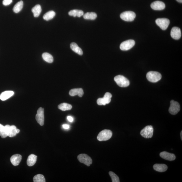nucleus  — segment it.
<instances>
[{
  "instance_id": "1",
  "label": "nucleus",
  "mask_w": 182,
  "mask_h": 182,
  "mask_svg": "<svg viewBox=\"0 0 182 182\" xmlns=\"http://www.w3.org/2000/svg\"><path fill=\"white\" fill-rule=\"evenodd\" d=\"M116 83L120 87H125L130 85L129 80L123 76L119 75L116 76L114 78Z\"/></svg>"
},
{
  "instance_id": "2",
  "label": "nucleus",
  "mask_w": 182,
  "mask_h": 182,
  "mask_svg": "<svg viewBox=\"0 0 182 182\" xmlns=\"http://www.w3.org/2000/svg\"><path fill=\"white\" fill-rule=\"evenodd\" d=\"M112 135V131L109 130H104L100 132L97 136V139L100 141H107L111 138Z\"/></svg>"
},
{
  "instance_id": "3",
  "label": "nucleus",
  "mask_w": 182,
  "mask_h": 182,
  "mask_svg": "<svg viewBox=\"0 0 182 182\" xmlns=\"http://www.w3.org/2000/svg\"><path fill=\"white\" fill-rule=\"evenodd\" d=\"M147 80L151 82L155 83L160 80L162 78L161 74L158 72L150 71L147 75Z\"/></svg>"
},
{
  "instance_id": "4",
  "label": "nucleus",
  "mask_w": 182,
  "mask_h": 182,
  "mask_svg": "<svg viewBox=\"0 0 182 182\" xmlns=\"http://www.w3.org/2000/svg\"><path fill=\"white\" fill-rule=\"evenodd\" d=\"M136 14L133 12L128 11L123 12L120 15L121 18L126 21H132L135 19Z\"/></svg>"
},
{
  "instance_id": "5",
  "label": "nucleus",
  "mask_w": 182,
  "mask_h": 182,
  "mask_svg": "<svg viewBox=\"0 0 182 182\" xmlns=\"http://www.w3.org/2000/svg\"><path fill=\"white\" fill-rule=\"evenodd\" d=\"M153 128L151 125H148L142 130L140 134L142 136L145 138H150L153 137Z\"/></svg>"
},
{
  "instance_id": "6",
  "label": "nucleus",
  "mask_w": 182,
  "mask_h": 182,
  "mask_svg": "<svg viewBox=\"0 0 182 182\" xmlns=\"http://www.w3.org/2000/svg\"><path fill=\"white\" fill-rule=\"evenodd\" d=\"M77 159L80 162L83 163L88 166L92 164V160L91 158L85 154H81L78 156Z\"/></svg>"
},
{
  "instance_id": "7",
  "label": "nucleus",
  "mask_w": 182,
  "mask_h": 182,
  "mask_svg": "<svg viewBox=\"0 0 182 182\" xmlns=\"http://www.w3.org/2000/svg\"><path fill=\"white\" fill-rule=\"evenodd\" d=\"M135 44V41L132 40L124 41L120 45V49L123 51L128 50L133 47Z\"/></svg>"
},
{
  "instance_id": "8",
  "label": "nucleus",
  "mask_w": 182,
  "mask_h": 182,
  "mask_svg": "<svg viewBox=\"0 0 182 182\" xmlns=\"http://www.w3.org/2000/svg\"><path fill=\"white\" fill-rule=\"evenodd\" d=\"M156 23L163 30H165L167 29L170 24V21L168 19L165 18L157 19L155 21Z\"/></svg>"
},
{
  "instance_id": "9",
  "label": "nucleus",
  "mask_w": 182,
  "mask_h": 182,
  "mask_svg": "<svg viewBox=\"0 0 182 182\" xmlns=\"http://www.w3.org/2000/svg\"><path fill=\"white\" fill-rule=\"evenodd\" d=\"M112 95L109 93H106L103 98H100L97 99V103L99 105H105L108 104L111 101V98Z\"/></svg>"
},
{
  "instance_id": "10",
  "label": "nucleus",
  "mask_w": 182,
  "mask_h": 182,
  "mask_svg": "<svg viewBox=\"0 0 182 182\" xmlns=\"http://www.w3.org/2000/svg\"><path fill=\"white\" fill-rule=\"evenodd\" d=\"M180 110V106L177 102L174 100H171L170 102L169 111V113L172 115H175L179 112Z\"/></svg>"
},
{
  "instance_id": "11",
  "label": "nucleus",
  "mask_w": 182,
  "mask_h": 182,
  "mask_svg": "<svg viewBox=\"0 0 182 182\" xmlns=\"http://www.w3.org/2000/svg\"><path fill=\"white\" fill-rule=\"evenodd\" d=\"M35 118L37 122L41 126H43L44 125V109L43 108H40L37 110Z\"/></svg>"
},
{
  "instance_id": "12",
  "label": "nucleus",
  "mask_w": 182,
  "mask_h": 182,
  "mask_svg": "<svg viewBox=\"0 0 182 182\" xmlns=\"http://www.w3.org/2000/svg\"><path fill=\"white\" fill-rule=\"evenodd\" d=\"M152 9L155 10H162L165 8V5L163 2L157 1L153 2L151 5Z\"/></svg>"
},
{
  "instance_id": "13",
  "label": "nucleus",
  "mask_w": 182,
  "mask_h": 182,
  "mask_svg": "<svg viewBox=\"0 0 182 182\" xmlns=\"http://www.w3.org/2000/svg\"><path fill=\"white\" fill-rule=\"evenodd\" d=\"M171 35L172 38L177 40L181 37V31L179 28L175 27L172 28L171 31Z\"/></svg>"
},
{
  "instance_id": "14",
  "label": "nucleus",
  "mask_w": 182,
  "mask_h": 182,
  "mask_svg": "<svg viewBox=\"0 0 182 182\" xmlns=\"http://www.w3.org/2000/svg\"><path fill=\"white\" fill-rule=\"evenodd\" d=\"M160 156L163 159L169 161L175 160L176 157L173 153H170L167 152L163 151L160 153Z\"/></svg>"
},
{
  "instance_id": "15",
  "label": "nucleus",
  "mask_w": 182,
  "mask_h": 182,
  "mask_svg": "<svg viewBox=\"0 0 182 182\" xmlns=\"http://www.w3.org/2000/svg\"><path fill=\"white\" fill-rule=\"evenodd\" d=\"M22 156L19 154H15L12 156L10 160L12 164L14 166L18 165L21 161Z\"/></svg>"
},
{
  "instance_id": "16",
  "label": "nucleus",
  "mask_w": 182,
  "mask_h": 182,
  "mask_svg": "<svg viewBox=\"0 0 182 182\" xmlns=\"http://www.w3.org/2000/svg\"><path fill=\"white\" fill-rule=\"evenodd\" d=\"M69 94L71 96L78 95L79 97H82L83 95L84 92L81 88L72 89L69 92Z\"/></svg>"
},
{
  "instance_id": "17",
  "label": "nucleus",
  "mask_w": 182,
  "mask_h": 182,
  "mask_svg": "<svg viewBox=\"0 0 182 182\" xmlns=\"http://www.w3.org/2000/svg\"><path fill=\"white\" fill-rule=\"evenodd\" d=\"M153 169L158 172H164L168 169L167 166L164 164H155L153 166Z\"/></svg>"
},
{
  "instance_id": "18",
  "label": "nucleus",
  "mask_w": 182,
  "mask_h": 182,
  "mask_svg": "<svg viewBox=\"0 0 182 182\" xmlns=\"http://www.w3.org/2000/svg\"><path fill=\"white\" fill-rule=\"evenodd\" d=\"M14 94V92L12 91H6L3 92L0 95V99L2 101H5L9 98Z\"/></svg>"
},
{
  "instance_id": "19",
  "label": "nucleus",
  "mask_w": 182,
  "mask_h": 182,
  "mask_svg": "<svg viewBox=\"0 0 182 182\" xmlns=\"http://www.w3.org/2000/svg\"><path fill=\"white\" fill-rule=\"evenodd\" d=\"M37 156L34 154L29 155L28 157L27 163L29 166H32L36 162L37 160Z\"/></svg>"
},
{
  "instance_id": "20",
  "label": "nucleus",
  "mask_w": 182,
  "mask_h": 182,
  "mask_svg": "<svg viewBox=\"0 0 182 182\" xmlns=\"http://www.w3.org/2000/svg\"><path fill=\"white\" fill-rule=\"evenodd\" d=\"M70 47L71 49L75 53L78 54L80 55H82L83 54L82 50L75 43H72L71 44Z\"/></svg>"
},
{
  "instance_id": "21",
  "label": "nucleus",
  "mask_w": 182,
  "mask_h": 182,
  "mask_svg": "<svg viewBox=\"0 0 182 182\" xmlns=\"http://www.w3.org/2000/svg\"><path fill=\"white\" fill-rule=\"evenodd\" d=\"M34 16L35 17H38L39 16L42 12V8L41 5H37L33 7L31 10Z\"/></svg>"
},
{
  "instance_id": "22",
  "label": "nucleus",
  "mask_w": 182,
  "mask_h": 182,
  "mask_svg": "<svg viewBox=\"0 0 182 182\" xmlns=\"http://www.w3.org/2000/svg\"><path fill=\"white\" fill-rule=\"evenodd\" d=\"M68 14L70 16H72L74 17H80L84 15V12L82 11L78 10H71L69 12Z\"/></svg>"
},
{
  "instance_id": "23",
  "label": "nucleus",
  "mask_w": 182,
  "mask_h": 182,
  "mask_svg": "<svg viewBox=\"0 0 182 182\" xmlns=\"http://www.w3.org/2000/svg\"><path fill=\"white\" fill-rule=\"evenodd\" d=\"M55 14V13L54 11H49L44 15L43 18L45 20L49 21L53 18Z\"/></svg>"
},
{
  "instance_id": "24",
  "label": "nucleus",
  "mask_w": 182,
  "mask_h": 182,
  "mask_svg": "<svg viewBox=\"0 0 182 182\" xmlns=\"http://www.w3.org/2000/svg\"><path fill=\"white\" fill-rule=\"evenodd\" d=\"M23 6V3L22 1H21L16 3L13 8L14 12L16 13H18L22 9Z\"/></svg>"
},
{
  "instance_id": "25",
  "label": "nucleus",
  "mask_w": 182,
  "mask_h": 182,
  "mask_svg": "<svg viewBox=\"0 0 182 182\" xmlns=\"http://www.w3.org/2000/svg\"><path fill=\"white\" fill-rule=\"evenodd\" d=\"M72 107L71 105L67 103H62L58 106V108L63 111L69 110L72 109Z\"/></svg>"
},
{
  "instance_id": "26",
  "label": "nucleus",
  "mask_w": 182,
  "mask_h": 182,
  "mask_svg": "<svg viewBox=\"0 0 182 182\" xmlns=\"http://www.w3.org/2000/svg\"><path fill=\"white\" fill-rule=\"evenodd\" d=\"M97 17L96 14L94 12H87L83 15L84 18L85 19L94 20Z\"/></svg>"
},
{
  "instance_id": "27",
  "label": "nucleus",
  "mask_w": 182,
  "mask_h": 182,
  "mask_svg": "<svg viewBox=\"0 0 182 182\" xmlns=\"http://www.w3.org/2000/svg\"><path fill=\"white\" fill-rule=\"evenodd\" d=\"M42 57L45 61L49 63L53 62V58L50 54L46 52L44 53L42 55Z\"/></svg>"
},
{
  "instance_id": "28",
  "label": "nucleus",
  "mask_w": 182,
  "mask_h": 182,
  "mask_svg": "<svg viewBox=\"0 0 182 182\" xmlns=\"http://www.w3.org/2000/svg\"><path fill=\"white\" fill-rule=\"evenodd\" d=\"M17 128L15 125H12L11 126L10 129L8 134V136L10 137H12L15 136L17 134Z\"/></svg>"
},
{
  "instance_id": "29",
  "label": "nucleus",
  "mask_w": 182,
  "mask_h": 182,
  "mask_svg": "<svg viewBox=\"0 0 182 182\" xmlns=\"http://www.w3.org/2000/svg\"><path fill=\"white\" fill-rule=\"evenodd\" d=\"M33 181L34 182H45V178L43 175H36L33 177Z\"/></svg>"
},
{
  "instance_id": "30",
  "label": "nucleus",
  "mask_w": 182,
  "mask_h": 182,
  "mask_svg": "<svg viewBox=\"0 0 182 182\" xmlns=\"http://www.w3.org/2000/svg\"><path fill=\"white\" fill-rule=\"evenodd\" d=\"M109 175L111 177L112 182H119V177L113 172H109Z\"/></svg>"
},
{
  "instance_id": "31",
  "label": "nucleus",
  "mask_w": 182,
  "mask_h": 182,
  "mask_svg": "<svg viewBox=\"0 0 182 182\" xmlns=\"http://www.w3.org/2000/svg\"><path fill=\"white\" fill-rule=\"evenodd\" d=\"M0 136L3 138H5L8 136L5 133L4 126L1 124H0Z\"/></svg>"
},
{
  "instance_id": "32",
  "label": "nucleus",
  "mask_w": 182,
  "mask_h": 182,
  "mask_svg": "<svg viewBox=\"0 0 182 182\" xmlns=\"http://www.w3.org/2000/svg\"><path fill=\"white\" fill-rule=\"evenodd\" d=\"M13 0H3V5L5 6H7L12 3Z\"/></svg>"
},
{
  "instance_id": "33",
  "label": "nucleus",
  "mask_w": 182,
  "mask_h": 182,
  "mask_svg": "<svg viewBox=\"0 0 182 182\" xmlns=\"http://www.w3.org/2000/svg\"><path fill=\"white\" fill-rule=\"evenodd\" d=\"M10 127L11 126H10L9 125H6L5 126H4L5 133L8 136L10 129Z\"/></svg>"
},
{
  "instance_id": "34",
  "label": "nucleus",
  "mask_w": 182,
  "mask_h": 182,
  "mask_svg": "<svg viewBox=\"0 0 182 182\" xmlns=\"http://www.w3.org/2000/svg\"><path fill=\"white\" fill-rule=\"evenodd\" d=\"M67 119L70 122H72L73 121L74 119L73 117L71 116H68L67 117Z\"/></svg>"
},
{
  "instance_id": "35",
  "label": "nucleus",
  "mask_w": 182,
  "mask_h": 182,
  "mask_svg": "<svg viewBox=\"0 0 182 182\" xmlns=\"http://www.w3.org/2000/svg\"><path fill=\"white\" fill-rule=\"evenodd\" d=\"M63 127L65 129H68L70 128V126L67 124H64L63 125Z\"/></svg>"
},
{
  "instance_id": "36",
  "label": "nucleus",
  "mask_w": 182,
  "mask_h": 182,
  "mask_svg": "<svg viewBox=\"0 0 182 182\" xmlns=\"http://www.w3.org/2000/svg\"><path fill=\"white\" fill-rule=\"evenodd\" d=\"M176 1H178V2H179L180 3H182V0H176Z\"/></svg>"
},
{
  "instance_id": "37",
  "label": "nucleus",
  "mask_w": 182,
  "mask_h": 182,
  "mask_svg": "<svg viewBox=\"0 0 182 182\" xmlns=\"http://www.w3.org/2000/svg\"><path fill=\"white\" fill-rule=\"evenodd\" d=\"M20 131V130L18 129H17V134L19 133Z\"/></svg>"
},
{
  "instance_id": "38",
  "label": "nucleus",
  "mask_w": 182,
  "mask_h": 182,
  "mask_svg": "<svg viewBox=\"0 0 182 182\" xmlns=\"http://www.w3.org/2000/svg\"><path fill=\"white\" fill-rule=\"evenodd\" d=\"M181 139L182 140V131H181Z\"/></svg>"
}]
</instances>
